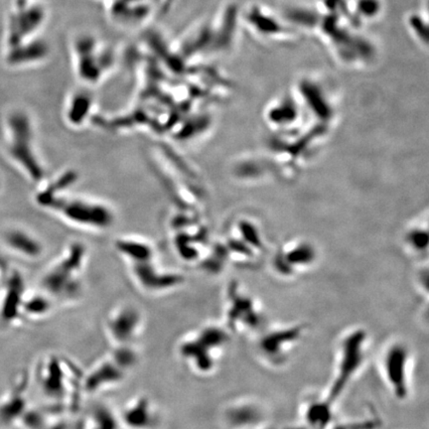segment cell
<instances>
[{
  "mask_svg": "<svg viewBox=\"0 0 429 429\" xmlns=\"http://www.w3.org/2000/svg\"><path fill=\"white\" fill-rule=\"evenodd\" d=\"M231 334L224 325L207 324L181 338L178 356L197 375H211L218 366L219 357L230 344Z\"/></svg>",
  "mask_w": 429,
  "mask_h": 429,
  "instance_id": "cell-1",
  "label": "cell"
},
{
  "mask_svg": "<svg viewBox=\"0 0 429 429\" xmlns=\"http://www.w3.org/2000/svg\"><path fill=\"white\" fill-rule=\"evenodd\" d=\"M307 330L308 326L301 322L264 331L256 343L257 357L271 368H282L304 339Z\"/></svg>",
  "mask_w": 429,
  "mask_h": 429,
  "instance_id": "cell-5",
  "label": "cell"
},
{
  "mask_svg": "<svg viewBox=\"0 0 429 429\" xmlns=\"http://www.w3.org/2000/svg\"><path fill=\"white\" fill-rule=\"evenodd\" d=\"M266 419L264 405L250 397L233 400L223 411L224 423L230 429H257L266 423Z\"/></svg>",
  "mask_w": 429,
  "mask_h": 429,
  "instance_id": "cell-11",
  "label": "cell"
},
{
  "mask_svg": "<svg viewBox=\"0 0 429 429\" xmlns=\"http://www.w3.org/2000/svg\"><path fill=\"white\" fill-rule=\"evenodd\" d=\"M37 381L41 392L56 402L73 404L76 395L83 393V374L66 358L49 355L37 367Z\"/></svg>",
  "mask_w": 429,
  "mask_h": 429,
  "instance_id": "cell-3",
  "label": "cell"
},
{
  "mask_svg": "<svg viewBox=\"0 0 429 429\" xmlns=\"http://www.w3.org/2000/svg\"><path fill=\"white\" fill-rule=\"evenodd\" d=\"M83 429H121V425L118 414L107 405L97 404L90 409Z\"/></svg>",
  "mask_w": 429,
  "mask_h": 429,
  "instance_id": "cell-17",
  "label": "cell"
},
{
  "mask_svg": "<svg viewBox=\"0 0 429 429\" xmlns=\"http://www.w3.org/2000/svg\"><path fill=\"white\" fill-rule=\"evenodd\" d=\"M83 257L82 247H73L43 276L42 292L54 302L72 304L82 295L81 271Z\"/></svg>",
  "mask_w": 429,
  "mask_h": 429,
  "instance_id": "cell-4",
  "label": "cell"
},
{
  "mask_svg": "<svg viewBox=\"0 0 429 429\" xmlns=\"http://www.w3.org/2000/svg\"><path fill=\"white\" fill-rule=\"evenodd\" d=\"M131 273L137 287L149 295L166 294L184 283V278L181 274L157 268L154 259L132 262Z\"/></svg>",
  "mask_w": 429,
  "mask_h": 429,
  "instance_id": "cell-9",
  "label": "cell"
},
{
  "mask_svg": "<svg viewBox=\"0 0 429 429\" xmlns=\"http://www.w3.org/2000/svg\"><path fill=\"white\" fill-rule=\"evenodd\" d=\"M118 418L121 428L156 429L159 425V416L154 402L145 395H138L126 402L118 414Z\"/></svg>",
  "mask_w": 429,
  "mask_h": 429,
  "instance_id": "cell-13",
  "label": "cell"
},
{
  "mask_svg": "<svg viewBox=\"0 0 429 429\" xmlns=\"http://www.w3.org/2000/svg\"><path fill=\"white\" fill-rule=\"evenodd\" d=\"M322 29L330 36L338 51L346 61L366 60L374 54L373 47L364 38L351 34L340 26L339 14L331 12L330 15L322 20Z\"/></svg>",
  "mask_w": 429,
  "mask_h": 429,
  "instance_id": "cell-10",
  "label": "cell"
},
{
  "mask_svg": "<svg viewBox=\"0 0 429 429\" xmlns=\"http://www.w3.org/2000/svg\"><path fill=\"white\" fill-rule=\"evenodd\" d=\"M143 326L144 317L142 310L130 304L116 305L104 320L107 337L114 347L133 346L142 334Z\"/></svg>",
  "mask_w": 429,
  "mask_h": 429,
  "instance_id": "cell-8",
  "label": "cell"
},
{
  "mask_svg": "<svg viewBox=\"0 0 429 429\" xmlns=\"http://www.w3.org/2000/svg\"><path fill=\"white\" fill-rule=\"evenodd\" d=\"M25 294L22 278L18 273L9 275L0 297V320L7 325L18 323L22 317Z\"/></svg>",
  "mask_w": 429,
  "mask_h": 429,
  "instance_id": "cell-14",
  "label": "cell"
},
{
  "mask_svg": "<svg viewBox=\"0 0 429 429\" xmlns=\"http://www.w3.org/2000/svg\"><path fill=\"white\" fill-rule=\"evenodd\" d=\"M126 373L111 356L95 363L83 374L82 390L86 395H95L118 387L125 380Z\"/></svg>",
  "mask_w": 429,
  "mask_h": 429,
  "instance_id": "cell-12",
  "label": "cell"
},
{
  "mask_svg": "<svg viewBox=\"0 0 429 429\" xmlns=\"http://www.w3.org/2000/svg\"><path fill=\"white\" fill-rule=\"evenodd\" d=\"M325 6L332 12L339 14L342 9L346 11L345 0H325Z\"/></svg>",
  "mask_w": 429,
  "mask_h": 429,
  "instance_id": "cell-23",
  "label": "cell"
},
{
  "mask_svg": "<svg viewBox=\"0 0 429 429\" xmlns=\"http://www.w3.org/2000/svg\"><path fill=\"white\" fill-rule=\"evenodd\" d=\"M286 18L293 23L305 27H313L319 22V18L315 12L305 8H293L286 14Z\"/></svg>",
  "mask_w": 429,
  "mask_h": 429,
  "instance_id": "cell-20",
  "label": "cell"
},
{
  "mask_svg": "<svg viewBox=\"0 0 429 429\" xmlns=\"http://www.w3.org/2000/svg\"><path fill=\"white\" fill-rule=\"evenodd\" d=\"M7 238H8V244L11 245L12 249L20 252L23 256L28 257L40 256L41 247L27 236L23 235V233H13Z\"/></svg>",
  "mask_w": 429,
  "mask_h": 429,
  "instance_id": "cell-19",
  "label": "cell"
},
{
  "mask_svg": "<svg viewBox=\"0 0 429 429\" xmlns=\"http://www.w3.org/2000/svg\"><path fill=\"white\" fill-rule=\"evenodd\" d=\"M369 334L363 327H353L341 336L336 352L335 368L325 397L336 404L362 371L367 360Z\"/></svg>",
  "mask_w": 429,
  "mask_h": 429,
  "instance_id": "cell-2",
  "label": "cell"
},
{
  "mask_svg": "<svg viewBox=\"0 0 429 429\" xmlns=\"http://www.w3.org/2000/svg\"><path fill=\"white\" fill-rule=\"evenodd\" d=\"M409 24H411V28L416 32V34L423 41H428V26L421 16L412 15L411 19H409Z\"/></svg>",
  "mask_w": 429,
  "mask_h": 429,
  "instance_id": "cell-22",
  "label": "cell"
},
{
  "mask_svg": "<svg viewBox=\"0 0 429 429\" xmlns=\"http://www.w3.org/2000/svg\"><path fill=\"white\" fill-rule=\"evenodd\" d=\"M225 301L223 325L231 333L252 332L262 327L264 317L261 306L238 283L228 286Z\"/></svg>",
  "mask_w": 429,
  "mask_h": 429,
  "instance_id": "cell-7",
  "label": "cell"
},
{
  "mask_svg": "<svg viewBox=\"0 0 429 429\" xmlns=\"http://www.w3.org/2000/svg\"><path fill=\"white\" fill-rule=\"evenodd\" d=\"M54 301L46 293L26 292L22 305V317L41 319L47 317L53 309Z\"/></svg>",
  "mask_w": 429,
  "mask_h": 429,
  "instance_id": "cell-16",
  "label": "cell"
},
{
  "mask_svg": "<svg viewBox=\"0 0 429 429\" xmlns=\"http://www.w3.org/2000/svg\"><path fill=\"white\" fill-rule=\"evenodd\" d=\"M28 380L25 376L18 385L0 402V423L9 425L19 423L23 414L28 411L26 388Z\"/></svg>",
  "mask_w": 429,
  "mask_h": 429,
  "instance_id": "cell-15",
  "label": "cell"
},
{
  "mask_svg": "<svg viewBox=\"0 0 429 429\" xmlns=\"http://www.w3.org/2000/svg\"><path fill=\"white\" fill-rule=\"evenodd\" d=\"M380 11V0H358L357 16L360 19L375 18Z\"/></svg>",
  "mask_w": 429,
  "mask_h": 429,
  "instance_id": "cell-21",
  "label": "cell"
},
{
  "mask_svg": "<svg viewBox=\"0 0 429 429\" xmlns=\"http://www.w3.org/2000/svg\"><path fill=\"white\" fill-rule=\"evenodd\" d=\"M257 429H278V428H274V426L273 425H268V423L264 424V425H261V428H259Z\"/></svg>",
  "mask_w": 429,
  "mask_h": 429,
  "instance_id": "cell-24",
  "label": "cell"
},
{
  "mask_svg": "<svg viewBox=\"0 0 429 429\" xmlns=\"http://www.w3.org/2000/svg\"><path fill=\"white\" fill-rule=\"evenodd\" d=\"M250 23L264 35L278 34L282 31V25L271 16L262 13L257 7H254L247 14Z\"/></svg>",
  "mask_w": 429,
  "mask_h": 429,
  "instance_id": "cell-18",
  "label": "cell"
},
{
  "mask_svg": "<svg viewBox=\"0 0 429 429\" xmlns=\"http://www.w3.org/2000/svg\"><path fill=\"white\" fill-rule=\"evenodd\" d=\"M412 359L411 349L404 341H392L381 353V376L388 390L399 402L411 397Z\"/></svg>",
  "mask_w": 429,
  "mask_h": 429,
  "instance_id": "cell-6",
  "label": "cell"
}]
</instances>
